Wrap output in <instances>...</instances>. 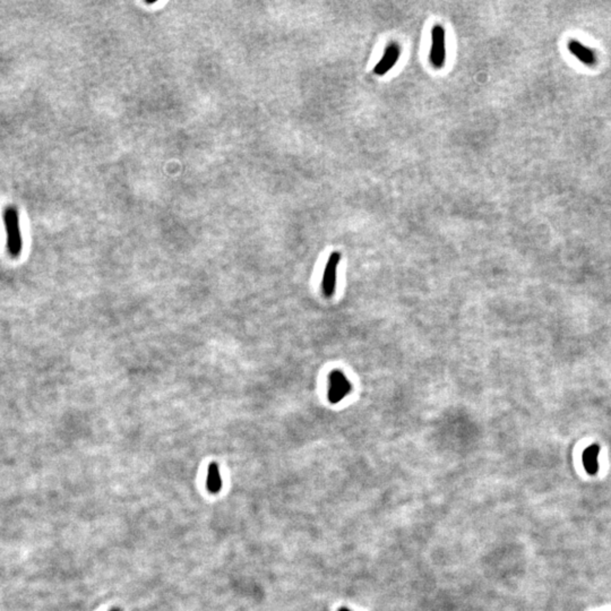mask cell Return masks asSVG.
Instances as JSON below:
<instances>
[{
    "instance_id": "1",
    "label": "cell",
    "mask_w": 611,
    "mask_h": 611,
    "mask_svg": "<svg viewBox=\"0 0 611 611\" xmlns=\"http://www.w3.org/2000/svg\"><path fill=\"white\" fill-rule=\"evenodd\" d=\"M4 225L7 235V250L12 257H17L23 248L18 212L14 206H7L3 212Z\"/></svg>"
},
{
    "instance_id": "2",
    "label": "cell",
    "mask_w": 611,
    "mask_h": 611,
    "mask_svg": "<svg viewBox=\"0 0 611 611\" xmlns=\"http://www.w3.org/2000/svg\"><path fill=\"white\" fill-rule=\"evenodd\" d=\"M431 65L435 68H441L446 60L445 30L441 25H435L431 30V49L429 53Z\"/></svg>"
},
{
    "instance_id": "3",
    "label": "cell",
    "mask_w": 611,
    "mask_h": 611,
    "mask_svg": "<svg viewBox=\"0 0 611 611\" xmlns=\"http://www.w3.org/2000/svg\"><path fill=\"white\" fill-rule=\"evenodd\" d=\"M351 392V384L342 371L334 370L328 377V400L338 403Z\"/></svg>"
},
{
    "instance_id": "4",
    "label": "cell",
    "mask_w": 611,
    "mask_h": 611,
    "mask_svg": "<svg viewBox=\"0 0 611 611\" xmlns=\"http://www.w3.org/2000/svg\"><path fill=\"white\" fill-rule=\"evenodd\" d=\"M339 260H341V254L338 251H334V253L329 255L326 266H325L322 288L324 295L327 298H331L334 294V291H335L336 271Z\"/></svg>"
},
{
    "instance_id": "5",
    "label": "cell",
    "mask_w": 611,
    "mask_h": 611,
    "mask_svg": "<svg viewBox=\"0 0 611 611\" xmlns=\"http://www.w3.org/2000/svg\"><path fill=\"white\" fill-rule=\"evenodd\" d=\"M400 55H401L400 46L395 42L390 43V45L387 46V48L385 49L381 59L378 61V64L375 66V68H373V74L379 75V76L385 75L387 71L392 69V68L396 65V62L400 58Z\"/></svg>"
},
{
    "instance_id": "6",
    "label": "cell",
    "mask_w": 611,
    "mask_h": 611,
    "mask_svg": "<svg viewBox=\"0 0 611 611\" xmlns=\"http://www.w3.org/2000/svg\"><path fill=\"white\" fill-rule=\"evenodd\" d=\"M568 49L577 58V59L583 62L584 65L593 66L596 62V57L594 55V52L591 50L590 48L584 46L583 43H581L580 41H576V40L569 41Z\"/></svg>"
},
{
    "instance_id": "7",
    "label": "cell",
    "mask_w": 611,
    "mask_h": 611,
    "mask_svg": "<svg viewBox=\"0 0 611 611\" xmlns=\"http://www.w3.org/2000/svg\"><path fill=\"white\" fill-rule=\"evenodd\" d=\"M600 453V447L596 444H593L589 446L588 448H586L583 452V464L584 468L586 470V472L589 474L593 475L596 472H598L599 469V463H598V456Z\"/></svg>"
},
{
    "instance_id": "8",
    "label": "cell",
    "mask_w": 611,
    "mask_h": 611,
    "mask_svg": "<svg viewBox=\"0 0 611 611\" xmlns=\"http://www.w3.org/2000/svg\"><path fill=\"white\" fill-rule=\"evenodd\" d=\"M206 487H207V490L211 493L220 492L221 488H222V480H221L220 471L215 463H212L210 467H208Z\"/></svg>"
},
{
    "instance_id": "9",
    "label": "cell",
    "mask_w": 611,
    "mask_h": 611,
    "mask_svg": "<svg viewBox=\"0 0 611 611\" xmlns=\"http://www.w3.org/2000/svg\"><path fill=\"white\" fill-rule=\"evenodd\" d=\"M337 611H351V610H349V609H348V608H346V607H342V608H339Z\"/></svg>"
},
{
    "instance_id": "10",
    "label": "cell",
    "mask_w": 611,
    "mask_h": 611,
    "mask_svg": "<svg viewBox=\"0 0 611 611\" xmlns=\"http://www.w3.org/2000/svg\"><path fill=\"white\" fill-rule=\"evenodd\" d=\"M111 611H120V610H118V609H114V610H111Z\"/></svg>"
}]
</instances>
